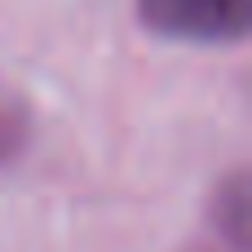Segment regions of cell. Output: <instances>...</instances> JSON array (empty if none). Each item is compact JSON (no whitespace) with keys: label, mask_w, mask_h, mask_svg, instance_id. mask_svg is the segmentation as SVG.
<instances>
[{"label":"cell","mask_w":252,"mask_h":252,"mask_svg":"<svg viewBox=\"0 0 252 252\" xmlns=\"http://www.w3.org/2000/svg\"><path fill=\"white\" fill-rule=\"evenodd\" d=\"M142 22L168 40L235 44L248 35L252 0H137Z\"/></svg>","instance_id":"cell-1"}]
</instances>
